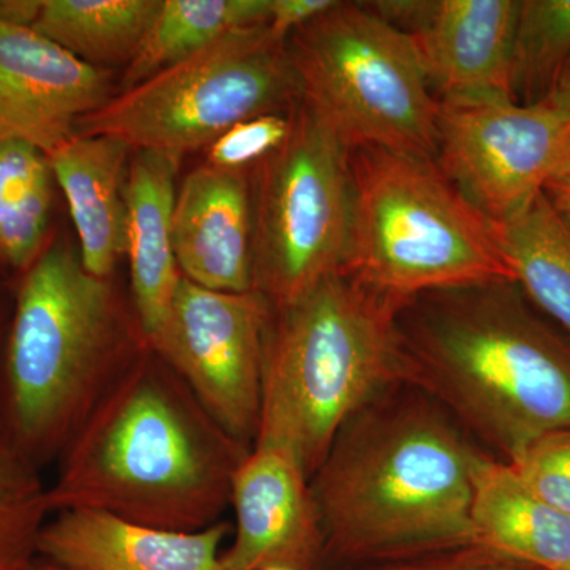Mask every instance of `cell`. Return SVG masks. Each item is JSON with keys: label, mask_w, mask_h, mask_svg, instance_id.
<instances>
[{"label": "cell", "mask_w": 570, "mask_h": 570, "mask_svg": "<svg viewBox=\"0 0 570 570\" xmlns=\"http://www.w3.org/2000/svg\"><path fill=\"white\" fill-rule=\"evenodd\" d=\"M455 420L404 382L336 434L311 475L324 570H347L472 542V460Z\"/></svg>", "instance_id": "cell-1"}, {"label": "cell", "mask_w": 570, "mask_h": 570, "mask_svg": "<svg viewBox=\"0 0 570 570\" xmlns=\"http://www.w3.org/2000/svg\"><path fill=\"white\" fill-rule=\"evenodd\" d=\"M395 324L400 382L508 463L570 428V344L535 316L515 281L415 296Z\"/></svg>", "instance_id": "cell-2"}, {"label": "cell", "mask_w": 570, "mask_h": 570, "mask_svg": "<svg viewBox=\"0 0 570 570\" xmlns=\"http://www.w3.org/2000/svg\"><path fill=\"white\" fill-rule=\"evenodd\" d=\"M239 444L153 348L63 450L52 513L92 510L142 527L200 531L223 520Z\"/></svg>", "instance_id": "cell-3"}, {"label": "cell", "mask_w": 570, "mask_h": 570, "mask_svg": "<svg viewBox=\"0 0 570 570\" xmlns=\"http://www.w3.org/2000/svg\"><path fill=\"white\" fill-rule=\"evenodd\" d=\"M110 279L63 239L18 279L0 367V436L33 466L56 464L111 390L149 351Z\"/></svg>", "instance_id": "cell-4"}, {"label": "cell", "mask_w": 570, "mask_h": 570, "mask_svg": "<svg viewBox=\"0 0 570 570\" xmlns=\"http://www.w3.org/2000/svg\"><path fill=\"white\" fill-rule=\"evenodd\" d=\"M397 309L344 272L272 307L254 445L288 450L311 479L344 423L400 382Z\"/></svg>", "instance_id": "cell-5"}, {"label": "cell", "mask_w": 570, "mask_h": 570, "mask_svg": "<svg viewBox=\"0 0 570 570\" xmlns=\"http://www.w3.org/2000/svg\"><path fill=\"white\" fill-rule=\"evenodd\" d=\"M354 217L343 272L397 307L463 285L515 281L494 224L433 159L351 151Z\"/></svg>", "instance_id": "cell-6"}, {"label": "cell", "mask_w": 570, "mask_h": 570, "mask_svg": "<svg viewBox=\"0 0 570 570\" xmlns=\"http://www.w3.org/2000/svg\"><path fill=\"white\" fill-rule=\"evenodd\" d=\"M285 45L303 99L351 151L376 146L436 159L438 99L406 33L362 2H337Z\"/></svg>", "instance_id": "cell-7"}, {"label": "cell", "mask_w": 570, "mask_h": 570, "mask_svg": "<svg viewBox=\"0 0 570 570\" xmlns=\"http://www.w3.org/2000/svg\"><path fill=\"white\" fill-rule=\"evenodd\" d=\"M303 92L287 45L266 24L228 33L186 61L124 89L78 122V135H107L135 151L183 157L236 124L291 112Z\"/></svg>", "instance_id": "cell-8"}, {"label": "cell", "mask_w": 570, "mask_h": 570, "mask_svg": "<svg viewBox=\"0 0 570 570\" xmlns=\"http://www.w3.org/2000/svg\"><path fill=\"white\" fill-rule=\"evenodd\" d=\"M253 184L254 291L272 307L343 272L354 217L351 148L302 99Z\"/></svg>", "instance_id": "cell-9"}, {"label": "cell", "mask_w": 570, "mask_h": 570, "mask_svg": "<svg viewBox=\"0 0 570 570\" xmlns=\"http://www.w3.org/2000/svg\"><path fill=\"white\" fill-rule=\"evenodd\" d=\"M569 149L570 112L547 100H438L434 163L490 223H505L546 193Z\"/></svg>", "instance_id": "cell-10"}, {"label": "cell", "mask_w": 570, "mask_h": 570, "mask_svg": "<svg viewBox=\"0 0 570 570\" xmlns=\"http://www.w3.org/2000/svg\"><path fill=\"white\" fill-rule=\"evenodd\" d=\"M269 311L258 292L209 291L181 276L170 314L149 341L205 411L246 449L257 436Z\"/></svg>", "instance_id": "cell-11"}, {"label": "cell", "mask_w": 570, "mask_h": 570, "mask_svg": "<svg viewBox=\"0 0 570 570\" xmlns=\"http://www.w3.org/2000/svg\"><path fill=\"white\" fill-rule=\"evenodd\" d=\"M235 534L225 570H324V538L309 475L295 455L254 445L232 480Z\"/></svg>", "instance_id": "cell-12"}, {"label": "cell", "mask_w": 570, "mask_h": 570, "mask_svg": "<svg viewBox=\"0 0 570 570\" xmlns=\"http://www.w3.org/2000/svg\"><path fill=\"white\" fill-rule=\"evenodd\" d=\"M110 99L102 69L33 28L0 26V137L51 154Z\"/></svg>", "instance_id": "cell-13"}, {"label": "cell", "mask_w": 570, "mask_h": 570, "mask_svg": "<svg viewBox=\"0 0 570 570\" xmlns=\"http://www.w3.org/2000/svg\"><path fill=\"white\" fill-rule=\"evenodd\" d=\"M519 10L520 0H423L406 36L438 100L510 97Z\"/></svg>", "instance_id": "cell-14"}, {"label": "cell", "mask_w": 570, "mask_h": 570, "mask_svg": "<svg viewBox=\"0 0 570 570\" xmlns=\"http://www.w3.org/2000/svg\"><path fill=\"white\" fill-rule=\"evenodd\" d=\"M174 253L181 276L209 291H254L253 179L204 165L176 193Z\"/></svg>", "instance_id": "cell-15"}, {"label": "cell", "mask_w": 570, "mask_h": 570, "mask_svg": "<svg viewBox=\"0 0 570 570\" xmlns=\"http://www.w3.org/2000/svg\"><path fill=\"white\" fill-rule=\"evenodd\" d=\"M225 520L200 531L142 527L92 510L52 513L39 558L66 570H225Z\"/></svg>", "instance_id": "cell-16"}, {"label": "cell", "mask_w": 570, "mask_h": 570, "mask_svg": "<svg viewBox=\"0 0 570 570\" xmlns=\"http://www.w3.org/2000/svg\"><path fill=\"white\" fill-rule=\"evenodd\" d=\"M179 163L174 154L137 151L124 189L134 311L148 343L167 321L181 279L171 238Z\"/></svg>", "instance_id": "cell-17"}, {"label": "cell", "mask_w": 570, "mask_h": 570, "mask_svg": "<svg viewBox=\"0 0 570 570\" xmlns=\"http://www.w3.org/2000/svg\"><path fill=\"white\" fill-rule=\"evenodd\" d=\"M129 151L118 138L77 134L48 154L80 238L81 264L100 279H110L127 250Z\"/></svg>", "instance_id": "cell-18"}, {"label": "cell", "mask_w": 570, "mask_h": 570, "mask_svg": "<svg viewBox=\"0 0 570 570\" xmlns=\"http://www.w3.org/2000/svg\"><path fill=\"white\" fill-rule=\"evenodd\" d=\"M471 524L482 546L539 570H570V517L528 489L508 461L478 450Z\"/></svg>", "instance_id": "cell-19"}, {"label": "cell", "mask_w": 570, "mask_h": 570, "mask_svg": "<svg viewBox=\"0 0 570 570\" xmlns=\"http://www.w3.org/2000/svg\"><path fill=\"white\" fill-rule=\"evenodd\" d=\"M515 283L570 336V220L547 193L494 224Z\"/></svg>", "instance_id": "cell-20"}, {"label": "cell", "mask_w": 570, "mask_h": 570, "mask_svg": "<svg viewBox=\"0 0 570 570\" xmlns=\"http://www.w3.org/2000/svg\"><path fill=\"white\" fill-rule=\"evenodd\" d=\"M56 186L47 153L0 137V266L17 281L52 242Z\"/></svg>", "instance_id": "cell-21"}, {"label": "cell", "mask_w": 570, "mask_h": 570, "mask_svg": "<svg viewBox=\"0 0 570 570\" xmlns=\"http://www.w3.org/2000/svg\"><path fill=\"white\" fill-rule=\"evenodd\" d=\"M164 0H43L33 29L100 66H129L140 50Z\"/></svg>", "instance_id": "cell-22"}, {"label": "cell", "mask_w": 570, "mask_h": 570, "mask_svg": "<svg viewBox=\"0 0 570 570\" xmlns=\"http://www.w3.org/2000/svg\"><path fill=\"white\" fill-rule=\"evenodd\" d=\"M268 10L269 0H164L127 66L124 89L193 58L228 33L266 24Z\"/></svg>", "instance_id": "cell-23"}, {"label": "cell", "mask_w": 570, "mask_h": 570, "mask_svg": "<svg viewBox=\"0 0 570 570\" xmlns=\"http://www.w3.org/2000/svg\"><path fill=\"white\" fill-rule=\"evenodd\" d=\"M570 61V0H520L510 59V97L546 102Z\"/></svg>", "instance_id": "cell-24"}, {"label": "cell", "mask_w": 570, "mask_h": 570, "mask_svg": "<svg viewBox=\"0 0 570 570\" xmlns=\"http://www.w3.org/2000/svg\"><path fill=\"white\" fill-rule=\"evenodd\" d=\"M51 510L39 468L0 436V570H29Z\"/></svg>", "instance_id": "cell-25"}, {"label": "cell", "mask_w": 570, "mask_h": 570, "mask_svg": "<svg viewBox=\"0 0 570 570\" xmlns=\"http://www.w3.org/2000/svg\"><path fill=\"white\" fill-rule=\"evenodd\" d=\"M509 464L528 489L570 517V428L538 439Z\"/></svg>", "instance_id": "cell-26"}, {"label": "cell", "mask_w": 570, "mask_h": 570, "mask_svg": "<svg viewBox=\"0 0 570 570\" xmlns=\"http://www.w3.org/2000/svg\"><path fill=\"white\" fill-rule=\"evenodd\" d=\"M291 112H269L236 124L208 146L206 164L224 170H247L264 163L291 132Z\"/></svg>", "instance_id": "cell-27"}, {"label": "cell", "mask_w": 570, "mask_h": 570, "mask_svg": "<svg viewBox=\"0 0 570 570\" xmlns=\"http://www.w3.org/2000/svg\"><path fill=\"white\" fill-rule=\"evenodd\" d=\"M347 570H539L498 553L478 540Z\"/></svg>", "instance_id": "cell-28"}, {"label": "cell", "mask_w": 570, "mask_h": 570, "mask_svg": "<svg viewBox=\"0 0 570 570\" xmlns=\"http://www.w3.org/2000/svg\"><path fill=\"white\" fill-rule=\"evenodd\" d=\"M340 0H269L266 28L273 39L287 43L288 37L336 7Z\"/></svg>", "instance_id": "cell-29"}, {"label": "cell", "mask_w": 570, "mask_h": 570, "mask_svg": "<svg viewBox=\"0 0 570 570\" xmlns=\"http://www.w3.org/2000/svg\"><path fill=\"white\" fill-rule=\"evenodd\" d=\"M43 0H0V26L33 28Z\"/></svg>", "instance_id": "cell-30"}, {"label": "cell", "mask_w": 570, "mask_h": 570, "mask_svg": "<svg viewBox=\"0 0 570 570\" xmlns=\"http://www.w3.org/2000/svg\"><path fill=\"white\" fill-rule=\"evenodd\" d=\"M11 276L9 272L0 266V367H2L3 352H6L7 336L13 314L14 294H17V284L7 285L3 277Z\"/></svg>", "instance_id": "cell-31"}, {"label": "cell", "mask_w": 570, "mask_h": 570, "mask_svg": "<svg viewBox=\"0 0 570 570\" xmlns=\"http://www.w3.org/2000/svg\"><path fill=\"white\" fill-rule=\"evenodd\" d=\"M546 193L554 204L570 202V149L568 156L564 157V160L547 184Z\"/></svg>", "instance_id": "cell-32"}, {"label": "cell", "mask_w": 570, "mask_h": 570, "mask_svg": "<svg viewBox=\"0 0 570 570\" xmlns=\"http://www.w3.org/2000/svg\"><path fill=\"white\" fill-rule=\"evenodd\" d=\"M547 102L554 105L560 110L570 112V61L562 70L560 80H558Z\"/></svg>", "instance_id": "cell-33"}, {"label": "cell", "mask_w": 570, "mask_h": 570, "mask_svg": "<svg viewBox=\"0 0 570 570\" xmlns=\"http://www.w3.org/2000/svg\"><path fill=\"white\" fill-rule=\"evenodd\" d=\"M31 570H66V569L59 568V566L52 564V562L41 560V558H37V560L33 561Z\"/></svg>", "instance_id": "cell-34"}, {"label": "cell", "mask_w": 570, "mask_h": 570, "mask_svg": "<svg viewBox=\"0 0 570 570\" xmlns=\"http://www.w3.org/2000/svg\"><path fill=\"white\" fill-rule=\"evenodd\" d=\"M558 206V208L561 209L562 213L568 216V219L570 220V202H566V204H554Z\"/></svg>", "instance_id": "cell-35"}, {"label": "cell", "mask_w": 570, "mask_h": 570, "mask_svg": "<svg viewBox=\"0 0 570 570\" xmlns=\"http://www.w3.org/2000/svg\"><path fill=\"white\" fill-rule=\"evenodd\" d=\"M262 570H292V569H285V568H266Z\"/></svg>", "instance_id": "cell-36"}, {"label": "cell", "mask_w": 570, "mask_h": 570, "mask_svg": "<svg viewBox=\"0 0 570 570\" xmlns=\"http://www.w3.org/2000/svg\"><path fill=\"white\" fill-rule=\"evenodd\" d=\"M29 570H31V569H29Z\"/></svg>", "instance_id": "cell-37"}]
</instances>
